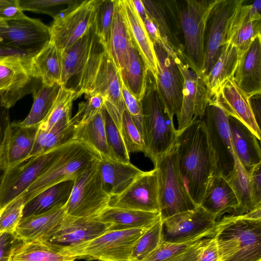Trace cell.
<instances>
[{
	"instance_id": "cell-29",
	"label": "cell",
	"mask_w": 261,
	"mask_h": 261,
	"mask_svg": "<svg viewBox=\"0 0 261 261\" xmlns=\"http://www.w3.org/2000/svg\"><path fill=\"white\" fill-rule=\"evenodd\" d=\"M99 171L105 191L111 197L122 193L143 171L132 164L101 159Z\"/></svg>"
},
{
	"instance_id": "cell-30",
	"label": "cell",
	"mask_w": 261,
	"mask_h": 261,
	"mask_svg": "<svg viewBox=\"0 0 261 261\" xmlns=\"http://www.w3.org/2000/svg\"><path fill=\"white\" fill-rule=\"evenodd\" d=\"M240 61L236 47L228 42L222 48L220 54L208 73L203 79L206 87L210 100L216 96L222 86L233 78Z\"/></svg>"
},
{
	"instance_id": "cell-46",
	"label": "cell",
	"mask_w": 261,
	"mask_h": 261,
	"mask_svg": "<svg viewBox=\"0 0 261 261\" xmlns=\"http://www.w3.org/2000/svg\"><path fill=\"white\" fill-rule=\"evenodd\" d=\"M119 131L129 154L138 152L145 153L142 136L126 110L123 113Z\"/></svg>"
},
{
	"instance_id": "cell-45",
	"label": "cell",
	"mask_w": 261,
	"mask_h": 261,
	"mask_svg": "<svg viewBox=\"0 0 261 261\" xmlns=\"http://www.w3.org/2000/svg\"><path fill=\"white\" fill-rule=\"evenodd\" d=\"M102 113L110 160L129 163V154L126 149L119 130L104 107Z\"/></svg>"
},
{
	"instance_id": "cell-60",
	"label": "cell",
	"mask_w": 261,
	"mask_h": 261,
	"mask_svg": "<svg viewBox=\"0 0 261 261\" xmlns=\"http://www.w3.org/2000/svg\"><path fill=\"white\" fill-rule=\"evenodd\" d=\"M250 107L257 126L260 128L261 94L254 95L248 98Z\"/></svg>"
},
{
	"instance_id": "cell-43",
	"label": "cell",
	"mask_w": 261,
	"mask_h": 261,
	"mask_svg": "<svg viewBox=\"0 0 261 261\" xmlns=\"http://www.w3.org/2000/svg\"><path fill=\"white\" fill-rule=\"evenodd\" d=\"M90 30L91 28L71 46L61 51L62 86H66L69 80L80 72L87 52Z\"/></svg>"
},
{
	"instance_id": "cell-20",
	"label": "cell",
	"mask_w": 261,
	"mask_h": 261,
	"mask_svg": "<svg viewBox=\"0 0 261 261\" xmlns=\"http://www.w3.org/2000/svg\"><path fill=\"white\" fill-rule=\"evenodd\" d=\"M110 224L96 217L66 216L60 228L47 241L61 253L65 249L92 240L109 230Z\"/></svg>"
},
{
	"instance_id": "cell-39",
	"label": "cell",
	"mask_w": 261,
	"mask_h": 261,
	"mask_svg": "<svg viewBox=\"0 0 261 261\" xmlns=\"http://www.w3.org/2000/svg\"><path fill=\"white\" fill-rule=\"evenodd\" d=\"M73 140L92 147L102 159L110 160L102 111L89 122L76 124Z\"/></svg>"
},
{
	"instance_id": "cell-3",
	"label": "cell",
	"mask_w": 261,
	"mask_h": 261,
	"mask_svg": "<svg viewBox=\"0 0 261 261\" xmlns=\"http://www.w3.org/2000/svg\"><path fill=\"white\" fill-rule=\"evenodd\" d=\"M215 238L220 261H261V206L217 222Z\"/></svg>"
},
{
	"instance_id": "cell-26",
	"label": "cell",
	"mask_w": 261,
	"mask_h": 261,
	"mask_svg": "<svg viewBox=\"0 0 261 261\" xmlns=\"http://www.w3.org/2000/svg\"><path fill=\"white\" fill-rule=\"evenodd\" d=\"M227 117L234 154L249 174L253 167L261 163L260 141L239 119L230 116Z\"/></svg>"
},
{
	"instance_id": "cell-42",
	"label": "cell",
	"mask_w": 261,
	"mask_h": 261,
	"mask_svg": "<svg viewBox=\"0 0 261 261\" xmlns=\"http://www.w3.org/2000/svg\"><path fill=\"white\" fill-rule=\"evenodd\" d=\"M235 156L234 168L225 179L234 191L239 202L238 207L231 215L239 216L261 205H256L250 188L249 174L242 167L236 155Z\"/></svg>"
},
{
	"instance_id": "cell-59",
	"label": "cell",
	"mask_w": 261,
	"mask_h": 261,
	"mask_svg": "<svg viewBox=\"0 0 261 261\" xmlns=\"http://www.w3.org/2000/svg\"><path fill=\"white\" fill-rule=\"evenodd\" d=\"M33 55L0 42V62L11 58L28 59Z\"/></svg>"
},
{
	"instance_id": "cell-19",
	"label": "cell",
	"mask_w": 261,
	"mask_h": 261,
	"mask_svg": "<svg viewBox=\"0 0 261 261\" xmlns=\"http://www.w3.org/2000/svg\"><path fill=\"white\" fill-rule=\"evenodd\" d=\"M109 206L159 213L156 169L143 171L122 193L111 197Z\"/></svg>"
},
{
	"instance_id": "cell-13",
	"label": "cell",
	"mask_w": 261,
	"mask_h": 261,
	"mask_svg": "<svg viewBox=\"0 0 261 261\" xmlns=\"http://www.w3.org/2000/svg\"><path fill=\"white\" fill-rule=\"evenodd\" d=\"M65 145L42 155L30 157L7 169L0 187V208L21 195L36 181L57 158Z\"/></svg>"
},
{
	"instance_id": "cell-48",
	"label": "cell",
	"mask_w": 261,
	"mask_h": 261,
	"mask_svg": "<svg viewBox=\"0 0 261 261\" xmlns=\"http://www.w3.org/2000/svg\"><path fill=\"white\" fill-rule=\"evenodd\" d=\"M77 0H18L23 11L49 15L54 18L75 3Z\"/></svg>"
},
{
	"instance_id": "cell-18",
	"label": "cell",
	"mask_w": 261,
	"mask_h": 261,
	"mask_svg": "<svg viewBox=\"0 0 261 261\" xmlns=\"http://www.w3.org/2000/svg\"><path fill=\"white\" fill-rule=\"evenodd\" d=\"M30 59L11 58L0 62V101L6 109L13 107L27 94H31L37 80L29 73Z\"/></svg>"
},
{
	"instance_id": "cell-9",
	"label": "cell",
	"mask_w": 261,
	"mask_h": 261,
	"mask_svg": "<svg viewBox=\"0 0 261 261\" xmlns=\"http://www.w3.org/2000/svg\"><path fill=\"white\" fill-rule=\"evenodd\" d=\"M201 120L206 135L213 175L226 178L234 168L236 158L227 115L215 101H209Z\"/></svg>"
},
{
	"instance_id": "cell-16",
	"label": "cell",
	"mask_w": 261,
	"mask_h": 261,
	"mask_svg": "<svg viewBox=\"0 0 261 261\" xmlns=\"http://www.w3.org/2000/svg\"><path fill=\"white\" fill-rule=\"evenodd\" d=\"M176 61L184 80L182 101L177 133L193 121L201 119L210 100L203 78L189 65L185 55L177 56Z\"/></svg>"
},
{
	"instance_id": "cell-40",
	"label": "cell",
	"mask_w": 261,
	"mask_h": 261,
	"mask_svg": "<svg viewBox=\"0 0 261 261\" xmlns=\"http://www.w3.org/2000/svg\"><path fill=\"white\" fill-rule=\"evenodd\" d=\"M73 88L61 86L58 95L48 114L39 124V129L48 130L56 126H64L71 121L73 101L79 97Z\"/></svg>"
},
{
	"instance_id": "cell-55",
	"label": "cell",
	"mask_w": 261,
	"mask_h": 261,
	"mask_svg": "<svg viewBox=\"0 0 261 261\" xmlns=\"http://www.w3.org/2000/svg\"><path fill=\"white\" fill-rule=\"evenodd\" d=\"M11 133V125L9 121L5 126L0 123V187L3 175L8 169L7 148Z\"/></svg>"
},
{
	"instance_id": "cell-49",
	"label": "cell",
	"mask_w": 261,
	"mask_h": 261,
	"mask_svg": "<svg viewBox=\"0 0 261 261\" xmlns=\"http://www.w3.org/2000/svg\"><path fill=\"white\" fill-rule=\"evenodd\" d=\"M25 204L24 199L19 196L0 208V233L14 232Z\"/></svg>"
},
{
	"instance_id": "cell-33",
	"label": "cell",
	"mask_w": 261,
	"mask_h": 261,
	"mask_svg": "<svg viewBox=\"0 0 261 261\" xmlns=\"http://www.w3.org/2000/svg\"><path fill=\"white\" fill-rule=\"evenodd\" d=\"M73 180L55 185L28 202L23 209L22 218L45 213L57 206L65 205L70 196Z\"/></svg>"
},
{
	"instance_id": "cell-44",
	"label": "cell",
	"mask_w": 261,
	"mask_h": 261,
	"mask_svg": "<svg viewBox=\"0 0 261 261\" xmlns=\"http://www.w3.org/2000/svg\"><path fill=\"white\" fill-rule=\"evenodd\" d=\"M163 242V220L160 217L137 240L132 252L130 261L144 259Z\"/></svg>"
},
{
	"instance_id": "cell-21",
	"label": "cell",
	"mask_w": 261,
	"mask_h": 261,
	"mask_svg": "<svg viewBox=\"0 0 261 261\" xmlns=\"http://www.w3.org/2000/svg\"><path fill=\"white\" fill-rule=\"evenodd\" d=\"M146 12L157 27L161 38L177 56L184 55V46L179 39L175 28L180 29L176 4L172 1L143 0Z\"/></svg>"
},
{
	"instance_id": "cell-31",
	"label": "cell",
	"mask_w": 261,
	"mask_h": 261,
	"mask_svg": "<svg viewBox=\"0 0 261 261\" xmlns=\"http://www.w3.org/2000/svg\"><path fill=\"white\" fill-rule=\"evenodd\" d=\"M159 212H145L109 206L98 218L110 224L108 231L147 228L160 218Z\"/></svg>"
},
{
	"instance_id": "cell-63",
	"label": "cell",
	"mask_w": 261,
	"mask_h": 261,
	"mask_svg": "<svg viewBox=\"0 0 261 261\" xmlns=\"http://www.w3.org/2000/svg\"><path fill=\"white\" fill-rule=\"evenodd\" d=\"M7 26L6 22L1 19H0V27H4Z\"/></svg>"
},
{
	"instance_id": "cell-41",
	"label": "cell",
	"mask_w": 261,
	"mask_h": 261,
	"mask_svg": "<svg viewBox=\"0 0 261 261\" xmlns=\"http://www.w3.org/2000/svg\"><path fill=\"white\" fill-rule=\"evenodd\" d=\"M75 124L71 118V122L64 126H56L48 130L38 128L29 158L42 155L73 140Z\"/></svg>"
},
{
	"instance_id": "cell-24",
	"label": "cell",
	"mask_w": 261,
	"mask_h": 261,
	"mask_svg": "<svg viewBox=\"0 0 261 261\" xmlns=\"http://www.w3.org/2000/svg\"><path fill=\"white\" fill-rule=\"evenodd\" d=\"M132 43L142 58L146 68L155 77L157 63L153 45L132 0H118Z\"/></svg>"
},
{
	"instance_id": "cell-56",
	"label": "cell",
	"mask_w": 261,
	"mask_h": 261,
	"mask_svg": "<svg viewBox=\"0 0 261 261\" xmlns=\"http://www.w3.org/2000/svg\"><path fill=\"white\" fill-rule=\"evenodd\" d=\"M20 241L14 233H0V261H10L14 249Z\"/></svg>"
},
{
	"instance_id": "cell-50",
	"label": "cell",
	"mask_w": 261,
	"mask_h": 261,
	"mask_svg": "<svg viewBox=\"0 0 261 261\" xmlns=\"http://www.w3.org/2000/svg\"><path fill=\"white\" fill-rule=\"evenodd\" d=\"M259 36H261V18L246 23L236 32L230 42L236 47L240 60Z\"/></svg>"
},
{
	"instance_id": "cell-5",
	"label": "cell",
	"mask_w": 261,
	"mask_h": 261,
	"mask_svg": "<svg viewBox=\"0 0 261 261\" xmlns=\"http://www.w3.org/2000/svg\"><path fill=\"white\" fill-rule=\"evenodd\" d=\"M100 159L99 154L92 147L73 140L64 146L48 168L19 196L26 204L55 185L67 180L74 181Z\"/></svg>"
},
{
	"instance_id": "cell-54",
	"label": "cell",
	"mask_w": 261,
	"mask_h": 261,
	"mask_svg": "<svg viewBox=\"0 0 261 261\" xmlns=\"http://www.w3.org/2000/svg\"><path fill=\"white\" fill-rule=\"evenodd\" d=\"M18 0H0V19L7 21L25 17Z\"/></svg>"
},
{
	"instance_id": "cell-47",
	"label": "cell",
	"mask_w": 261,
	"mask_h": 261,
	"mask_svg": "<svg viewBox=\"0 0 261 261\" xmlns=\"http://www.w3.org/2000/svg\"><path fill=\"white\" fill-rule=\"evenodd\" d=\"M114 0H98L96 7L93 27L95 33L105 45L112 22Z\"/></svg>"
},
{
	"instance_id": "cell-27",
	"label": "cell",
	"mask_w": 261,
	"mask_h": 261,
	"mask_svg": "<svg viewBox=\"0 0 261 261\" xmlns=\"http://www.w3.org/2000/svg\"><path fill=\"white\" fill-rule=\"evenodd\" d=\"M239 205L238 198L227 180L222 176L213 175L199 205L214 215L218 221L225 213L232 212L233 214Z\"/></svg>"
},
{
	"instance_id": "cell-58",
	"label": "cell",
	"mask_w": 261,
	"mask_h": 261,
	"mask_svg": "<svg viewBox=\"0 0 261 261\" xmlns=\"http://www.w3.org/2000/svg\"><path fill=\"white\" fill-rule=\"evenodd\" d=\"M197 261H220L216 241L213 236L204 246Z\"/></svg>"
},
{
	"instance_id": "cell-57",
	"label": "cell",
	"mask_w": 261,
	"mask_h": 261,
	"mask_svg": "<svg viewBox=\"0 0 261 261\" xmlns=\"http://www.w3.org/2000/svg\"><path fill=\"white\" fill-rule=\"evenodd\" d=\"M248 174L254 201L256 205H261V163L253 167Z\"/></svg>"
},
{
	"instance_id": "cell-25",
	"label": "cell",
	"mask_w": 261,
	"mask_h": 261,
	"mask_svg": "<svg viewBox=\"0 0 261 261\" xmlns=\"http://www.w3.org/2000/svg\"><path fill=\"white\" fill-rule=\"evenodd\" d=\"M233 79L248 98L261 94V36L254 40L240 59Z\"/></svg>"
},
{
	"instance_id": "cell-36",
	"label": "cell",
	"mask_w": 261,
	"mask_h": 261,
	"mask_svg": "<svg viewBox=\"0 0 261 261\" xmlns=\"http://www.w3.org/2000/svg\"><path fill=\"white\" fill-rule=\"evenodd\" d=\"M147 69L133 43L124 67L119 71L121 80L128 91L141 101L146 90Z\"/></svg>"
},
{
	"instance_id": "cell-22",
	"label": "cell",
	"mask_w": 261,
	"mask_h": 261,
	"mask_svg": "<svg viewBox=\"0 0 261 261\" xmlns=\"http://www.w3.org/2000/svg\"><path fill=\"white\" fill-rule=\"evenodd\" d=\"M66 216L64 206L21 218L14 234L22 242L48 241L60 228Z\"/></svg>"
},
{
	"instance_id": "cell-23",
	"label": "cell",
	"mask_w": 261,
	"mask_h": 261,
	"mask_svg": "<svg viewBox=\"0 0 261 261\" xmlns=\"http://www.w3.org/2000/svg\"><path fill=\"white\" fill-rule=\"evenodd\" d=\"M210 101L218 103L227 116L241 121L260 141V128L255 121L249 99L236 84L233 78L228 80L220 88L215 98Z\"/></svg>"
},
{
	"instance_id": "cell-10",
	"label": "cell",
	"mask_w": 261,
	"mask_h": 261,
	"mask_svg": "<svg viewBox=\"0 0 261 261\" xmlns=\"http://www.w3.org/2000/svg\"><path fill=\"white\" fill-rule=\"evenodd\" d=\"M100 159L74 180L70 196L64 206L67 215L96 217L109 206L111 197L102 185L99 171Z\"/></svg>"
},
{
	"instance_id": "cell-38",
	"label": "cell",
	"mask_w": 261,
	"mask_h": 261,
	"mask_svg": "<svg viewBox=\"0 0 261 261\" xmlns=\"http://www.w3.org/2000/svg\"><path fill=\"white\" fill-rule=\"evenodd\" d=\"M59 252L46 241H20L14 249L10 261H74Z\"/></svg>"
},
{
	"instance_id": "cell-32",
	"label": "cell",
	"mask_w": 261,
	"mask_h": 261,
	"mask_svg": "<svg viewBox=\"0 0 261 261\" xmlns=\"http://www.w3.org/2000/svg\"><path fill=\"white\" fill-rule=\"evenodd\" d=\"M132 43L118 0L115 1L112 22L105 46L119 70L126 63Z\"/></svg>"
},
{
	"instance_id": "cell-35",
	"label": "cell",
	"mask_w": 261,
	"mask_h": 261,
	"mask_svg": "<svg viewBox=\"0 0 261 261\" xmlns=\"http://www.w3.org/2000/svg\"><path fill=\"white\" fill-rule=\"evenodd\" d=\"M61 86L59 84L48 86L41 81L37 82L31 92L34 101L28 115L22 121L12 123L20 127L39 125L48 114Z\"/></svg>"
},
{
	"instance_id": "cell-37",
	"label": "cell",
	"mask_w": 261,
	"mask_h": 261,
	"mask_svg": "<svg viewBox=\"0 0 261 261\" xmlns=\"http://www.w3.org/2000/svg\"><path fill=\"white\" fill-rule=\"evenodd\" d=\"M11 133L7 148L8 169L29 158L39 125L20 127L11 123Z\"/></svg>"
},
{
	"instance_id": "cell-4",
	"label": "cell",
	"mask_w": 261,
	"mask_h": 261,
	"mask_svg": "<svg viewBox=\"0 0 261 261\" xmlns=\"http://www.w3.org/2000/svg\"><path fill=\"white\" fill-rule=\"evenodd\" d=\"M141 103L144 154L154 164L175 143L177 133L162 101L155 77L148 70Z\"/></svg>"
},
{
	"instance_id": "cell-52",
	"label": "cell",
	"mask_w": 261,
	"mask_h": 261,
	"mask_svg": "<svg viewBox=\"0 0 261 261\" xmlns=\"http://www.w3.org/2000/svg\"><path fill=\"white\" fill-rule=\"evenodd\" d=\"M86 100L79 104L78 110L72 118L77 123L92 120L104 107L105 98L100 94L85 95Z\"/></svg>"
},
{
	"instance_id": "cell-61",
	"label": "cell",
	"mask_w": 261,
	"mask_h": 261,
	"mask_svg": "<svg viewBox=\"0 0 261 261\" xmlns=\"http://www.w3.org/2000/svg\"><path fill=\"white\" fill-rule=\"evenodd\" d=\"M143 23L147 34L152 43L162 40L156 25L148 15L144 20Z\"/></svg>"
},
{
	"instance_id": "cell-15",
	"label": "cell",
	"mask_w": 261,
	"mask_h": 261,
	"mask_svg": "<svg viewBox=\"0 0 261 261\" xmlns=\"http://www.w3.org/2000/svg\"><path fill=\"white\" fill-rule=\"evenodd\" d=\"M217 222L214 215L198 205L163 220L164 241L182 243L213 237Z\"/></svg>"
},
{
	"instance_id": "cell-17",
	"label": "cell",
	"mask_w": 261,
	"mask_h": 261,
	"mask_svg": "<svg viewBox=\"0 0 261 261\" xmlns=\"http://www.w3.org/2000/svg\"><path fill=\"white\" fill-rule=\"evenodd\" d=\"M0 27V42L33 56L50 42L49 27L39 19L25 16L6 21Z\"/></svg>"
},
{
	"instance_id": "cell-34",
	"label": "cell",
	"mask_w": 261,
	"mask_h": 261,
	"mask_svg": "<svg viewBox=\"0 0 261 261\" xmlns=\"http://www.w3.org/2000/svg\"><path fill=\"white\" fill-rule=\"evenodd\" d=\"M210 238H198L182 243L164 241L141 261H197L204 246Z\"/></svg>"
},
{
	"instance_id": "cell-14",
	"label": "cell",
	"mask_w": 261,
	"mask_h": 261,
	"mask_svg": "<svg viewBox=\"0 0 261 261\" xmlns=\"http://www.w3.org/2000/svg\"><path fill=\"white\" fill-rule=\"evenodd\" d=\"M244 0H219L209 15L204 35V57L200 76H205L228 43L231 19Z\"/></svg>"
},
{
	"instance_id": "cell-6",
	"label": "cell",
	"mask_w": 261,
	"mask_h": 261,
	"mask_svg": "<svg viewBox=\"0 0 261 261\" xmlns=\"http://www.w3.org/2000/svg\"><path fill=\"white\" fill-rule=\"evenodd\" d=\"M154 166L157 171L159 213L163 220L198 206L191 198L180 174L176 141Z\"/></svg>"
},
{
	"instance_id": "cell-12",
	"label": "cell",
	"mask_w": 261,
	"mask_h": 261,
	"mask_svg": "<svg viewBox=\"0 0 261 261\" xmlns=\"http://www.w3.org/2000/svg\"><path fill=\"white\" fill-rule=\"evenodd\" d=\"M97 3L77 1L54 18L50 42L62 51L82 38L93 24Z\"/></svg>"
},
{
	"instance_id": "cell-1",
	"label": "cell",
	"mask_w": 261,
	"mask_h": 261,
	"mask_svg": "<svg viewBox=\"0 0 261 261\" xmlns=\"http://www.w3.org/2000/svg\"><path fill=\"white\" fill-rule=\"evenodd\" d=\"M76 77V87L74 90L79 95H101L105 98L104 108L119 129L126 110L122 80L119 70L95 34L93 26L82 69Z\"/></svg>"
},
{
	"instance_id": "cell-7",
	"label": "cell",
	"mask_w": 261,
	"mask_h": 261,
	"mask_svg": "<svg viewBox=\"0 0 261 261\" xmlns=\"http://www.w3.org/2000/svg\"><path fill=\"white\" fill-rule=\"evenodd\" d=\"M219 0H186L176 4L184 39V54L190 66L199 75L204 57V35L210 12Z\"/></svg>"
},
{
	"instance_id": "cell-51",
	"label": "cell",
	"mask_w": 261,
	"mask_h": 261,
	"mask_svg": "<svg viewBox=\"0 0 261 261\" xmlns=\"http://www.w3.org/2000/svg\"><path fill=\"white\" fill-rule=\"evenodd\" d=\"M245 2L238 8L231 19L228 43L240 27L250 21L261 18V0H255L250 4H244Z\"/></svg>"
},
{
	"instance_id": "cell-53",
	"label": "cell",
	"mask_w": 261,
	"mask_h": 261,
	"mask_svg": "<svg viewBox=\"0 0 261 261\" xmlns=\"http://www.w3.org/2000/svg\"><path fill=\"white\" fill-rule=\"evenodd\" d=\"M122 94L126 110L143 137L142 109L141 101L136 99L127 89L122 81Z\"/></svg>"
},
{
	"instance_id": "cell-62",
	"label": "cell",
	"mask_w": 261,
	"mask_h": 261,
	"mask_svg": "<svg viewBox=\"0 0 261 261\" xmlns=\"http://www.w3.org/2000/svg\"><path fill=\"white\" fill-rule=\"evenodd\" d=\"M134 6L143 22L147 16V13L142 0H132Z\"/></svg>"
},
{
	"instance_id": "cell-28",
	"label": "cell",
	"mask_w": 261,
	"mask_h": 261,
	"mask_svg": "<svg viewBox=\"0 0 261 261\" xmlns=\"http://www.w3.org/2000/svg\"><path fill=\"white\" fill-rule=\"evenodd\" d=\"M28 70L32 77L45 85H62L61 51L49 42L31 58Z\"/></svg>"
},
{
	"instance_id": "cell-8",
	"label": "cell",
	"mask_w": 261,
	"mask_h": 261,
	"mask_svg": "<svg viewBox=\"0 0 261 261\" xmlns=\"http://www.w3.org/2000/svg\"><path fill=\"white\" fill-rule=\"evenodd\" d=\"M148 228L107 231L92 240L65 249L61 253L76 259L130 261L136 242Z\"/></svg>"
},
{
	"instance_id": "cell-2",
	"label": "cell",
	"mask_w": 261,
	"mask_h": 261,
	"mask_svg": "<svg viewBox=\"0 0 261 261\" xmlns=\"http://www.w3.org/2000/svg\"><path fill=\"white\" fill-rule=\"evenodd\" d=\"M176 143L180 174L191 198L199 205L214 172L202 120H195L177 133Z\"/></svg>"
},
{
	"instance_id": "cell-11",
	"label": "cell",
	"mask_w": 261,
	"mask_h": 261,
	"mask_svg": "<svg viewBox=\"0 0 261 261\" xmlns=\"http://www.w3.org/2000/svg\"><path fill=\"white\" fill-rule=\"evenodd\" d=\"M157 63L155 77L158 92L169 117L179 119L184 80L176 61L177 55L162 40L153 43Z\"/></svg>"
}]
</instances>
